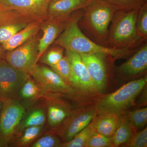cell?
<instances>
[{
	"mask_svg": "<svg viewBox=\"0 0 147 147\" xmlns=\"http://www.w3.org/2000/svg\"><path fill=\"white\" fill-rule=\"evenodd\" d=\"M83 12L74 18L55 41V45L65 50H72L79 54L98 53L105 54L115 59L124 58L134 53L136 50L131 48L117 49L105 47L90 39L81 30L78 21Z\"/></svg>",
	"mask_w": 147,
	"mask_h": 147,
	"instance_id": "6da1fadb",
	"label": "cell"
},
{
	"mask_svg": "<svg viewBox=\"0 0 147 147\" xmlns=\"http://www.w3.org/2000/svg\"><path fill=\"white\" fill-rule=\"evenodd\" d=\"M117 10L103 0H93L83 9V14L78 22L79 28L90 39L108 47V28Z\"/></svg>",
	"mask_w": 147,
	"mask_h": 147,
	"instance_id": "7a4b0ae2",
	"label": "cell"
},
{
	"mask_svg": "<svg viewBox=\"0 0 147 147\" xmlns=\"http://www.w3.org/2000/svg\"><path fill=\"white\" fill-rule=\"evenodd\" d=\"M138 10H117L108 30L107 47L132 49L137 43L142 42L136 28Z\"/></svg>",
	"mask_w": 147,
	"mask_h": 147,
	"instance_id": "3957f363",
	"label": "cell"
},
{
	"mask_svg": "<svg viewBox=\"0 0 147 147\" xmlns=\"http://www.w3.org/2000/svg\"><path fill=\"white\" fill-rule=\"evenodd\" d=\"M147 76L128 82L112 93L102 96L94 105L96 114L121 115L132 105L147 84Z\"/></svg>",
	"mask_w": 147,
	"mask_h": 147,
	"instance_id": "277c9868",
	"label": "cell"
},
{
	"mask_svg": "<svg viewBox=\"0 0 147 147\" xmlns=\"http://www.w3.org/2000/svg\"><path fill=\"white\" fill-rule=\"evenodd\" d=\"M1 100L3 107L0 115V139L7 145L20 125L25 115L26 109L16 98Z\"/></svg>",
	"mask_w": 147,
	"mask_h": 147,
	"instance_id": "5b68a950",
	"label": "cell"
},
{
	"mask_svg": "<svg viewBox=\"0 0 147 147\" xmlns=\"http://www.w3.org/2000/svg\"><path fill=\"white\" fill-rule=\"evenodd\" d=\"M30 76L26 71L0 60V99L16 98L24 83Z\"/></svg>",
	"mask_w": 147,
	"mask_h": 147,
	"instance_id": "8992f818",
	"label": "cell"
},
{
	"mask_svg": "<svg viewBox=\"0 0 147 147\" xmlns=\"http://www.w3.org/2000/svg\"><path fill=\"white\" fill-rule=\"evenodd\" d=\"M38 38L36 36L5 53V60L11 65L30 74L37 64Z\"/></svg>",
	"mask_w": 147,
	"mask_h": 147,
	"instance_id": "52a82bcc",
	"label": "cell"
},
{
	"mask_svg": "<svg viewBox=\"0 0 147 147\" xmlns=\"http://www.w3.org/2000/svg\"><path fill=\"white\" fill-rule=\"evenodd\" d=\"M51 0H0V5L6 10H13L31 21L48 19V9Z\"/></svg>",
	"mask_w": 147,
	"mask_h": 147,
	"instance_id": "ba28073f",
	"label": "cell"
},
{
	"mask_svg": "<svg viewBox=\"0 0 147 147\" xmlns=\"http://www.w3.org/2000/svg\"><path fill=\"white\" fill-rule=\"evenodd\" d=\"M96 115L94 105L71 112L58 127L57 133L64 142L70 141L89 125Z\"/></svg>",
	"mask_w": 147,
	"mask_h": 147,
	"instance_id": "9c48e42d",
	"label": "cell"
},
{
	"mask_svg": "<svg viewBox=\"0 0 147 147\" xmlns=\"http://www.w3.org/2000/svg\"><path fill=\"white\" fill-rule=\"evenodd\" d=\"M30 75L34 78L42 92L71 93L73 87L53 69L45 65L36 64Z\"/></svg>",
	"mask_w": 147,
	"mask_h": 147,
	"instance_id": "30bf717a",
	"label": "cell"
},
{
	"mask_svg": "<svg viewBox=\"0 0 147 147\" xmlns=\"http://www.w3.org/2000/svg\"><path fill=\"white\" fill-rule=\"evenodd\" d=\"M83 9L76 11L66 18L60 20L48 19L43 21L40 25V30L42 36L38 39L37 61H39L51 44L55 42L58 37L64 30L69 23L74 18L82 13Z\"/></svg>",
	"mask_w": 147,
	"mask_h": 147,
	"instance_id": "8fae6325",
	"label": "cell"
},
{
	"mask_svg": "<svg viewBox=\"0 0 147 147\" xmlns=\"http://www.w3.org/2000/svg\"><path fill=\"white\" fill-rule=\"evenodd\" d=\"M65 50V56L71 68V86L88 93L98 92L80 54L72 50Z\"/></svg>",
	"mask_w": 147,
	"mask_h": 147,
	"instance_id": "7c38bea8",
	"label": "cell"
},
{
	"mask_svg": "<svg viewBox=\"0 0 147 147\" xmlns=\"http://www.w3.org/2000/svg\"><path fill=\"white\" fill-rule=\"evenodd\" d=\"M80 55L97 89L98 92H102L105 90L107 84L105 63V57L107 55L98 53L80 54Z\"/></svg>",
	"mask_w": 147,
	"mask_h": 147,
	"instance_id": "4fadbf2b",
	"label": "cell"
},
{
	"mask_svg": "<svg viewBox=\"0 0 147 147\" xmlns=\"http://www.w3.org/2000/svg\"><path fill=\"white\" fill-rule=\"evenodd\" d=\"M31 22L16 11H5L0 15V43L8 40Z\"/></svg>",
	"mask_w": 147,
	"mask_h": 147,
	"instance_id": "5bb4252c",
	"label": "cell"
},
{
	"mask_svg": "<svg viewBox=\"0 0 147 147\" xmlns=\"http://www.w3.org/2000/svg\"><path fill=\"white\" fill-rule=\"evenodd\" d=\"M93 0H51L48 9V19L60 20L69 17L84 9Z\"/></svg>",
	"mask_w": 147,
	"mask_h": 147,
	"instance_id": "9a60e30c",
	"label": "cell"
},
{
	"mask_svg": "<svg viewBox=\"0 0 147 147\" xmlns=\"http://www.w3.org/2000/svg\"><path fill=\"white\" fill-rule=\"evenodd\" d=\"M134 53L131 57L117 67L119 73L127 76H134L147 70V42Z\"/></svg>",
	"mask_w": 147,
	"mask_h": 147,
	"instance_id": "2e32d148",
	"label": "cell"
},
{
	"mask_svg": "<svg viewBox=\"0 0 147 147\" xmlns=\"http://www.w3.org/2000/svg\"><path fill=\"white\" fill-rule=\"evenodd\" d=\"M121 115L112 113L97 115L90 124L98 133L107 137H112L118 127Z\"/></svg>",
	"mask_w": 147,
	"mask_h": 147,
	"instance_id": "e0dca14e",
	"label": "cell"
},
{
	"mask_svg": "<svg viewBox=\"0 0 147 147\" xmlns=\"http://www.w3.org/2000/svg\"><path fill=\"white\" fill-rule=\"evenodd\" d=\"M42 22L32 21L29 23L25 28L1 44L4 50L5 51L13 50L36 36L40 30Z\"/></svg>",
	"mask_w": 147,
	"mask_h": 147,
	"instance_id": "ac0fdd59",
	"label": "cell"
},
{
	"mask_svg": "<svg viewBox=\"0 0 147 147\" xmlns=\"http://www.w3.org/2000/svg\"><path fill=\"white\" fill-rule=\"evenodd\" d=\"M135 130L126 116L121 115L118 127L112 137L113 147H119L126 143L135 133Z\"/></svg>",
	"mask_w": 147,
	"mask_h": 147,
	"instance_id": "d6986e66",
	"label": "cell"
},
{
	"mask_svg": "<svg viewBox=\"0 0 147 147\" xmlns=\"http://www.w3.org/2000/svg\"><path fill=\"white\" fill-rule=\"evenodd\" d=\"M71 112L62 103L53 101L49 103L47 108V119L50 126H59Z\"/></svg>",
	"mask_w": 147,
	"mask_h": 147,
	"instance_id": "ffe728a7",
	"label": "cell"
},
{
	"mask_svg": "<svg viewBox=\"0 0 147 147\" xmlns=\"http://www.w3.org/2000/svg\"><path fill=\"white\" fill-rule=\"evenodd\" d=\"M94 131L91 125L86 127L76 134L72 139L62 143L61 147H85L91 134Z\"/></svg>",
	"mask_w": 147,
	"mask_h": 147,
	"instance_id": "44dd1931",
	"label": "cell"
},
{
	"mask_svg": "<svg viewBox=\"0 0 147 147\" xmlns=\"http://www.w3.org/2000/svg\"><path fill=\"white\" fill-rule=\"evenodd\" d=\"M46 120L45 112L42 109L37 108L32 111L23 121L20 128L24 129L31 126H42Z\"/></svg>",
	"mask_w": 147,
	"mask_h": 147,
	"instance_id": "7402d4cb",
	"label": "cell"
},
{
	"mask_svg": "<svg viewBox=\"0 0 147 147\" xmlns=\"http://www.w3.org/2000/svg\"><path fill=\"white\" fill-rule=\"evenodd\" d=\"M40 91L36 82L30 76L21 87L18 95L25 100H31L36 97Z\"/></svg>",
	"mask_w": 147,
	"mask_h": 147,
	"instance_id": "603a6c76",
	"label": "cell"
},
{
	"mask_svg": "<svg viewBox=\"0 0 147 147\" xmlns=\"http://www.w3.org/2000/svg\"><path fill=\"white\" fill-rule=\"evenodd\" d=\"M136 28L137 34L142 42L147 38V3L138 10Z\"/></svg>",
	"mask_w": 147,
	"mask_h": 147,
	"instance_id": "cb8c5ba5",
	"label": "cell"
},
{
	"mask_svg": "<svg viewBox=\"0 0 147 147\" xmlns=\"http://www.w3.org/2000/svg\"><path fill=\"white\" fill-rule=\"evenodd\" d=\"M56 45L41 56L39 60L42 63L51 67L57 63L63 58L64 48L59 45Z\"/></svg>",
	"mask_w": 147,
	"mask_h": 147,
	"instance_id": "d4e9b609",
	"label": "cell"
},
{
	"mask_svg": "<svg viewBox=\"0 0 147 147\" xmlns=\"http://www.w3.org/2000/svg\"><path fill=\"white\" fill-rule=\"evenodd\" d=\"M117 10L139 9L147 3V0H103Z\"/></svg>",
	"mask_w": 147,
	"mask_h": 147,
	"instance_id": "484cf974",
	"label": "cell"
},
{
	"mask_svg": "<svg viewBox=\"0 0 147 147\" xmlns=\"http://www.w3.org/2000/svg\"><path fill=\"white\" fill-rule=\"evenodd\" d=\"M126 116L134 128H141L147 124V107L133 110Z\"/></svg>",
	"mask_w": 147,
	"mask_h": 147,
	"instance_id": "4316f807",
	"label": "cell"
},
{
	"mask_svg": "<svg viewBox=\"0 0 147 147\" xmlns=\"http://www.w3.org/2000/svg\"><path fill=\"white\" fill-rule=\"evenodd\" d=\"M51 68L66 82L71 85V68L68 59L65 56H64L63 58L57 63L51 67Z\"/></svg>",
	"mask_w": 147,
	"mask_h": 147,
	"instance_id": "83f0119b",
	"label": "cell"
},
{
	"mask_svg": "<svg viewBox=\"0 0 147 147\" xmlns=\"http://www.w3.org/2000/svg\"><path fill=\"white\" fill-rule=\"evenodd\" d=\"M113 147L112 137H107L94 131L91 134L85 147Z\"/></svg>",
	"mask_w": 147,
	"mask_h": 147,
	"instance_id": "f1b7e54d",
	"label": "cell"
},
{
	"mask_svg": "<svg viewBox=\"0 0 147 147\" xmlns=\"http://www.w3.org/2000/svg\"><path fill=\"white\" fill-rule=\"evenodd\" d=\"M24 129V134L17 142V146L25 147L30 144L40 134L42 126L29 127Z\"/></svg>",
	"mask_w": 147,
	"mask_h": 147,
	"instance_id": "f546056e",
	"label": "cell"
},
{
	"mask_svg": "<svg viewBox=\"0 0 147 147\" xmlns=\"http://www.w3.org/2000/svg\"><path fill=\"white\" fill-rule=\"evenodd\" d=\"M122 146L127 147H147V127L142 131L134 133L128 142Z\"/></svg>",
	"mask_w": 147,
	"mask_h": 147,
	"instance_id": "4dcf8cb0",
	"label": "cell"
},
{
	"mask_svg": "<svg viewBox=\"0 0 147 147\" xmlns=\"http://www.w3.org/2000/svg\"><path fill=\"white\" fill-rule=\"evenodd\" d=\"M61 143L57 137L52 134H47L38 139L32 147H61Z\"/></svg>",
	"mask_w": 147,
	"mask_h": 147,
	"instance_id": "1f68e13d",
	"label": "cell"
},
{
	"mask_svg": "<svg viewBox=\"0 0 147 147\" xmlns=\"http://www.w3.org/2000/svg\"><path fill=\"white\" fill-rule=\"evenodd\" d=\"M5 51L3 48L1 44L0 43V60L5 59Z\"/></svg>",
	"mask_w": 147,
	"mask_h": 147,
	"instance_id": "d6a6232c",
	"label": "cell"
},
{
	"mask_svg": "<svg viewBox=\"0 0 147 147\" xmlns=\"http://www.w3.org/2000/svg\"><path fill=\"white\" fill-rule=\"evenodd\" d=\"M7 146V145L4 142H3L0 139V147H6Z\"/></svg>",
	"mask_w": 147,
	"mask_h": 147,
	"instance_id": "836d02e7",
	"label": "cell"
},
{
	"mask_svg": "<svg viewBox=\"0 0 147 147\" xmlns=\"http://www.w3.org/2000/svg\"><path fill=\"white\" fill-rule=\"evenodd\" d=\"M6 9H4L1 6V5H0V15L1 14H2L5 11H6Z\"/></svg>",
	"mask_w": 147,
	"mask_h": 147,
	"instance_id": "e575fe53",
	"label": "cell"
},
{
	"mask_svg": "<svg viewBox=\"0 0 147 147\" xmlns=\"http://www.w3.org/2000/svg\"><path fill=\"white\" fill-rule=\"evenodd\" d=\"M3 107V102L0 99V115H1V113L2 109Z\"/></svg>",
	"mask_w": 147,
	"mask_h": 147,
	"instance_id": "d590c367",
	"label": "cell"
}]
</instances>
